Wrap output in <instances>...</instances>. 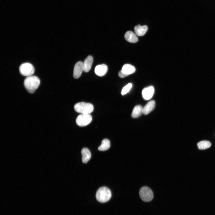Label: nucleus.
I'll use <instances>...</instances> for the list:
<instances>
[{
	"label": "nucleus",
	"mask_w": 215,
	"mask_h": 215,
	"mask_svg": "<svg viewBox=\"0 0 215 215\" xmlns=\"http://www.w3.org/2000/svg\"><path fill=\"white\" fill-rule=\"evenodd\" d=\"M40 84L39 78L36 76H31L27 77L24 82V87L30 93H34L38 88Z\"/></svg>",
	"instance_id": "1"
},
{
	"label": "nucleus",
	"mask_w": 215,
	"mask_h": 215,
	"mask_svg": "<svg viewBox=\"0 0 215 215\" xmlns=\"http://www.w3.org/2000/svg\"><path fill=\"white\" fill-rule=\"evenodd\" d=\"M96 199L99 202L103 203L108 201L111 197L110 190L105 187H101L97 191L96 194Z\"/></svg>",
	"instance_id": "2"
},
{
	"label": "nucleus",
	"mask_w": 215,
	"mask_h": 215,
	"mask_svg": "<svg viewBox=\"0 0 215 215\" xmlns=\"http://www.w3.org/2000/svg\"><path fill=\"white\" fill-rule=\"evenodd\" d=\"M75 110L77 112L82 114H90L94 109L91 104L84 102L78 103L74 106Z\"/></svg>",
	"instance_id": "3"
},
{
	"label": "nucleus",
	"mask_w": 215,
	"mask_h": 215,
	"mask_svg": "<svg viewBox=\"0 0 215 215\" xmlns=\"http://www.w3.org/2000/svg\"><path fill=\"white\" fill-rule=\"evenodd\" d=\"M139 195L142 200L145 202L151 201L153 197L152 190L147 186H143L140 189Z\"/></svg>",
	"instance_id": "4"
},
{
	"label": "nucleus",
	"mask_w": 215,
	"mask_h": 215,
	"mask_svg": "<svg viewBox=\"0 0 215 215\" xmlns=\"http://www.w3.org/2000/svg\"><path fill=\"white\" fill-rule=\"evenodd\" d=\"M19 71L21 74L27 77L32 76L35 71L33 66L29 63L22 64L19 67Z\"/></svg>",
	"instance_id": "5"
},
{
	"label": "nucleus",
	"mask_w": 215,
	"mask_h": 215,
	"mask_svg": "<svg viewBox=\"0 0 215 215\" xmlns=\"http://www.w3.org/2000/svg\"><path fill=\"white\" fill-rule=\"evenodd\" d=\"M92 117L90 114H81L76 119V124L80 126H85L88 125L91 122Z\"/></svg>",
	"instance_id": "6"
},
{
	"label": "nucleus",
	"mask_w": 215,
	"mask_h": 215,
	"mask_svg": "<svg viewBox=\"0 0 215 215\" xmlns=\"http://www.w3.org/2000/svg\"><path fill=\"white\" fill-rule=\"evenodd\" d=\"M154 93V89L153 86H150L145 87L142 90V96L145 100H148L153 96Z\"/></svg>",
	"instance_id": "7"
},
{
	"label": "nucleus",
	"mask_w": 215,
	"mask_h": 215,
	"mask_svg": "<svg viewBox=\"0 0 215 215\" xmlns=\"http://www.w3.org/2000/svg\"><path fill=\"white\" fill-rule=\"evenodd\" d=\"M83 71V63L81 61L77 62L75 64L73 72V76L75 79H78L81 76Z\"/></svg>",
	"instance_id": "8"
},
{
	"label": "nucleus",
	"mask_w": 215,
	"mask_h": 215,
	"mask_svg": "<svg viewBox=\"0 0 215 215\" xmlns=\"http://www.w3.org/2000/svg\"><path fill=\"white\" fill-rule=\"evenodd\" d=\"M108 69L107 65L105 64H102L96 66L94 71L96 75L99 76H102L106 74Z\"/></svg>",
	"instance_id": "9"
},
{
	"label": "nucleus",
	"mask_w": 215,
	"mask_h": 215,
	"mask_svg": "<svg viewBox=\"0 0 215 215\" xmlns=\"http://www.w3.org/2000/svg\"><path fill=\"white\" fill-rule=\"evenodd\" d=\"M155 107V102L154 100L149 102L143 108V113L147 115L153 110Z\"/></svg>",
	"instance_id": "10"
},
{
	"label": "nucleus",
	"mask_w": 215,
	"mask_h": 215,
	"mask_svg": "<svg viewBox=\"0 0 215 215\" xmlns=\"http://www.w3.org/2000/svg\"><path fill=\"white\" fill-rule=\"evenodd\" d=\"M93 61V58L91 56H88L85 59L83 63V71L84 72H87L90 70Z\"/></svg>",
	"instance_id": "11"
},
{
	"label": "nucleus",
	"mask_w": 215,
	"mask_h": 215,
	"mask_svg": "<svg viewBox=\"0 0 215 215\" xmlns=\"http://www.w3.org/2000/svg\"><path fill=\"white\" fill-rule=\"evenodd\" d=\"M125 38L127 41L135 43L138 40L137 37L135 34L131 31L127 32L125 35Z\"/></svg>",
	"instance_id": "12"
},
{
	"label": "nucleus",
	"mask_w": 215,
	"mask_h": 215,
	"mask_svg": "<svg viewBox=\"0 0 215 215\" xmlns=\"http://www.w3.org/2000/svg\"><path fill=\"white\" fill-rule=\"evenodd\" d=\"M82 161L84 163H87L91 157V153L89 150L87 148H83L81 151Z\"/></svg>",
	"instance_id": "13"
},
{
	"label": "nucleus",
	"mask_w": 215,
	"mask_h": 215,
	"mask_svg": "<svg viewBox=\"0 0 215 215\" xmlns=\"http://www.w3.org/2000/svg\"><path fill=\"white\" fill-rule=\"evenodd\" d=\"M136 34L139 36L144 35L148 30V27L146 25L141 26L139 24L136 26L134 28Z\"/></svg>",
	"instance_id": "14"
},
{
	"label": "nucleus",
	"mask_w": 215,
	"mask_h": 215,
	"mask_svg": "<svg viewBox=\"0 0 215 215\" xmlns=\"http://www.w3.org/2000/svg\"><path fill=\"white\" fill-rule=\"evenodd\" d=\"M121 70L124 73L128 76L134 73L136 71V69L133 65L126 64L123 66Z\"/></svg>",
	"instance_id": "15"
},
{
	"label": "nucleus",
	"mask_w": 215,
	"mask_h": 215,
	"mask_svg": "<svg viewBox=\"0 0 215 215\" xmlns=\"http://www.w3.org/2000/svg\"><path fill=\"white\" fill-rule=\"evenodd\" d=\"M143 108L140 105L136 106L133 110L131 116L133 118H137L140 116L143 113Z\"/></svg>",
	"instance_id": "16"
},
{
	"label": "nucleus",
	"mask_w": 215,
	"mask_h": 215,
	"mask_svg": "<svg viewBox=\"0 0 215 215\" xmlns=\"http://www.w3.org/2000/svg\"><path fill=\"white\" fill-rule=\"evenodd\" d=\"M110 147V142L109 140L106 139H103L101 145L98 147V150L100 151H105L109 149Z\"/></svg>",
	"instance_id": "17"
},
{
	"label": "nucleus",
	"mask_w": 215,
	"mask_h": 215,
	"mask_svg": "<svg viewBox=\"0 0 215 215\" xmlns=\"http://www.w3.org/2000/svg\"><path fill=\"white\" fill-rule=\"evenodd\" d=\"M211 145V143L209 141L204 140L201 141L198 143L197 146L199 149L204 150L210 147Z\"/></svg>",
	"instance_id": "18"
},
{
	"label": "nucleus",
	"mask_w": 215,
	"mask_h": 215,
	"mask_svg": "<svg viewBox=\"0 0 215 215\" xmlns=\"http://www.w3.org/2000/svg\"><path fill=\"white\" fill-rule=\"evenodd\" d=\"M132 86V85L131 83H129L126 85L122 88L121 94L122 95H124L127 93L131 89Z\"/></svg>",
	"instance_id": "19"
},
{
	"label": "nucleus",
	"mask_w": 215,
	"mask_h": 215,
	"mask_svg": "<svg viewBox=\"0 0 215 215\" xmlns=\"http://www.w3.org/2000/svg\"><path fill=\"white\" fill-rule=\"evenodd\" d=\"M118 76L121 78H124L128 75L124 73L121 70L118 73Z\"/></svg>",
	"instance_id": "20"
},
{
	"label": "nucleus",
	"mask_w": 215,
	"mask_h": 215,
	"mask_svg": "<svg viewBox=\"0 0 215 215\" xmlns=\"http://www.w3.org/2000/svg\"></svg>",
	"instance_id": "21"
}]
</instances>
